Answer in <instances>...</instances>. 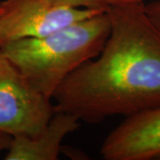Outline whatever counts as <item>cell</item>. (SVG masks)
Wrapping results in <instances>:
<instances>
[{
  "label": "cell",
  "mask_w": 160,
  "mask_h": 160,
  "mask_svg": "<svg viewBox=\"0 0 160 160\" xmlns=\"http://www.w3.org/2000/svg\"><path fill=\"white\" fill-rule=\"evenodd\" d=\"M110 33L95 60L69 75L54 92L55 109L99 124L160 106V30L143 0L108 6Z\"/></svg>",
  "instance_id": "cell-1"
},
{
  "label": "cell",
  "mask_w": 160,
  "mask_h": 160,
  "mask_svg": "<svg viewBox=\"0 0 160 160\" xmlns=\"http://www.w3.org/2000/svg\"><path fill=\"white\" fill-rule=\"evenodd\" d=\"M110 33L107 9L41 38L12 41L0 53L35 88L52 99L59 86L82 64L96 58Z\"/></svg>",
  "instance_id": "cell-2"
},
{
  "label": "cell",
  "mask_w": 160,
  "mask_h": 160,
  "mask_svg": "<svg viewBox=\"0 0 160 160\" xmlns=\"http://www.w3.org/2000/svg\"><path fill=\"white\" fill-rule=\"evenodd\" d=\"M50 98L32 86L0 53V130L33 138L45 130L55 111Z\"/></svg>",
  "instance_id": "cell-3"
},
{
  "label": "cell",
  "mask_w": 160,
  "mask_h": 160,
  "mask_svg": "<svg viewBox=\"0 0 160 160\" xmlns=\"http://www.w3.org/2000/svg\"><path fill=\"white\" fill-rule=\"evenodd\" d=\"M106 9L56 6L50 0L1 1L0 46L22 38L45 37Z\"/></svg>",
  "instance_id": "cell-4"
},
{
  "label": "cell",
  "mask_w": 160,
  "mask_h": 160,
  "mask_svg": "<svg viewBox=\"0 0 160 160\" xmlns=\"http://www.w3.org/2000/svg\"><path fill=\"white\" fill-rule=\"evenodd\" d=\"M106 160H151L160 156V106L126 117L101 148Z\"/></svg>",
  "instance_id": "cell-5"
},
{
  "label": "cell",
  "mask_w": 160,
  "mask_h": 160,
  "mask_svg": "<svg viewBox=\"0 0 160 160\" xmlns=\"http://www.w3.org/2000/svg\"><path fill=\"white\" fill-rule=\"evenodd\" d=\"M80 120L69 112L55 109L45 130L33 138L13 137L6 160H56L64 137L78 129Z\"/></svg>",
  "instance_id": "cell-6"
},
{
  "label": "cell",
  "mask_w": 160,
  "mask_h": 160,
  "mask_svg": "<svg viewBox=\"0 0 160 160\" xmlns=\"http://www.w3.org/2000/svg\"><path fill=\"white\" fill-rule=\"evenodd\" d=\"M56 6L74 8H107L113 0H50Z\"/></svg>",
  "instance_id": "cell-7"
},
{
  "label": "cell",
  "mask_w": 160,
  "mask_h": 160,
  "mask_svg": "<svg viewBox=\"0 0 160 160\" xmlns=\"http://www.w3.org/2000/svg\"><path fill=\"white\" fill-rule=\"evenodd\" d=\"M145 11L151 22L160 30V1L155 0L149 4H145Z\"/></svg>",
  "instance_id": "cell-8"
},
{
  "label": "cell",
  "mask_w": 160,
  "mask_h": 160,
  "mask_svg": "<svg viewBox=\"0 0 160 160\" xmlns=\"http://www.w3.org/2000/svg\"><path fill=\"white\" fill-rule=\"evenodd\" d=\"M13 136L10 133L0 130V151L4 149H8L11 146Z\"/></svg>",
  "instance_id": "cell-9"
},
{
  "label": "cell",
  "mask_w": 160,
  "mask_h": 160,
  "mask_svg": "<svg viewBox=\"0 0 160 160\" xmlns=\"http://www.w3.org/2000/svg\"><path fill=\"white\" fill-rule=\"evenodd\" d=\"M118 1H124V0H113V3H115V2H118ZM144 1V0H143ZM158 1H160V0H158Z\"/></svg>",
  "instance_id": "cell-10"
},
{
  "label": "cell",
  "mask_w": 160,
  "mask_h": 160,
  "mask_svg": "<svg viewBox=\"0 0 160 160\" xmlns=\"http://www.w3.org/2000/svg\"><path fill=\"white\" fill-rule=\"evenodd\" d=\"M156 160H160V156H159V157H158V158H157V159H156Z\"/></svg>",
  "instance_id": "cell-11"
}]
</instances>
